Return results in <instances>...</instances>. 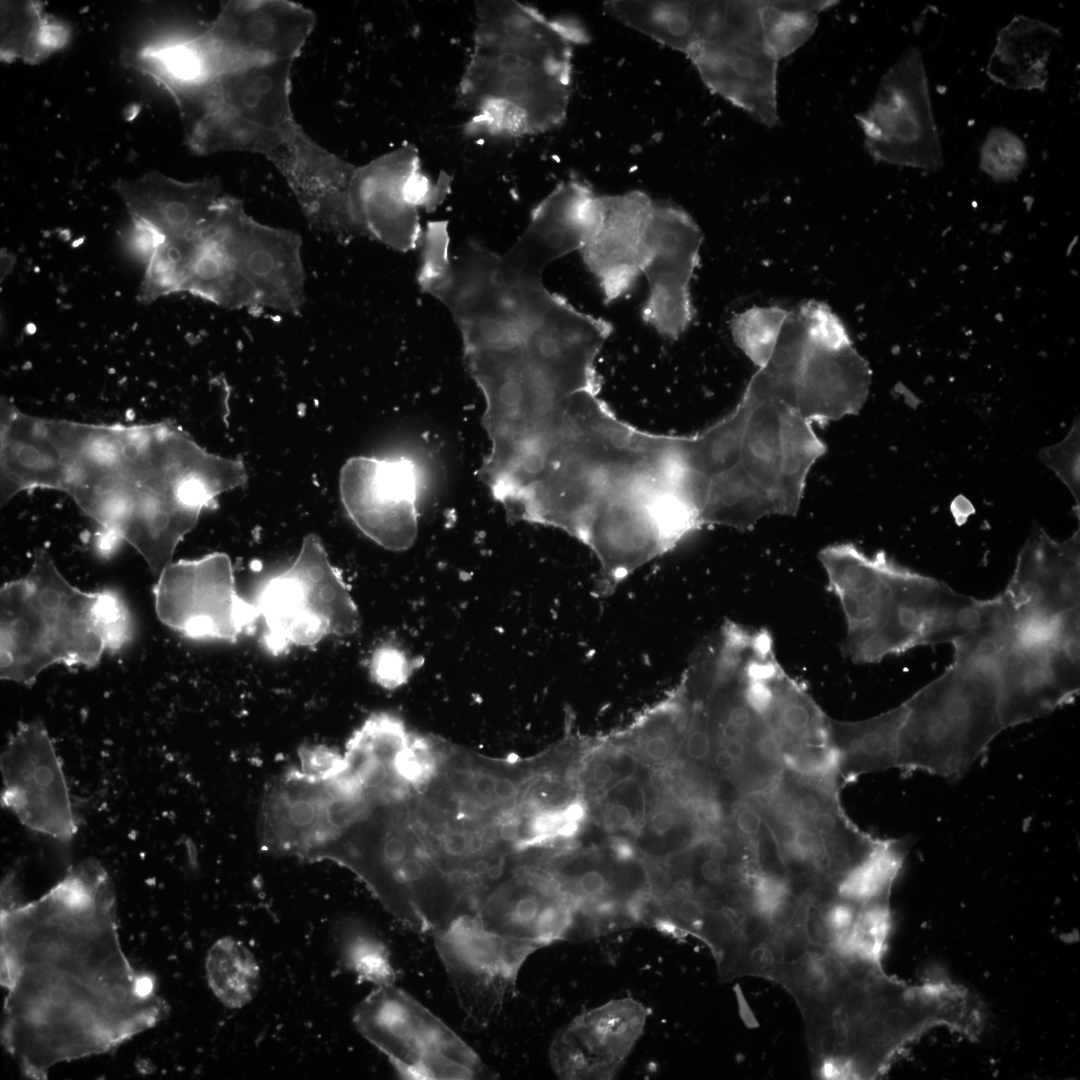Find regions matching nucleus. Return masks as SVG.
Listing matches in <instances>:
<instances>
[{
	"label": "nucleus",
	"mask_w": 1080,
	"mask_h": 1080,
	"mask_svg": "<svg viewBox=\"0 0 1080 1080\" xmlns=\"http://www.w3.org/2000/svg\"><path fill=\"white\" fill-rule=\"evenodd\" d=\"M655 731L647 738L644 750L646 755L653 761H661L667 757L670 749L669 739L667 733L654 729Z\"/></svg>",
	"instance_id": "49530a36"
},
{
	"label": "nucleus",
	"mask_w": 1080,
	"mask_h": 1080,
	"mask_svg": "<svg viewBox=\"0 0 1080 1080\" xmlns=\"http://www.w3.org/2000/svg\"><path fill=\"white\" fill-rule=\"evenodd\" d=\"M14 263L15 259L11 253H1V282L11 273Z\"/></svg>",
	"instance_id": "864d4df0"
},
{
	"label": "nucleus",
	"mask_w": 1080,
	"mask_h": 1080,
	"mask_svg": "<svg viewBox=\"0 0 1080 1080\" xmlns=\"http://www.w3.org/2000/svg\"><path fill=\"white\" fill-rule=\"evenodd\" d=\"M205 971L215 997L227 1008L248 1005L260 986V967L253 953L240 940L225 936L207 952Z\"/></svg>",
	"instance_id": "c9c22d12"
},
{
	"label": "nucleus",
	"mask_w": 1080,
	"mask_h": 1080,
	"mask_svg": "<svg viewBox=\"0 0 1080 1080\" xmlns=\"http://www.w3.org/2000/svg\"><path fill=\"white\" fill-rule=\"evenodd\" d=\"M612 777L613 770L608 764L599 763L593 769V778L597 783L601 785L607 784L612 779Z\"/></svg>",
	"instance_id": "603ef678"
},
{
	"label": "nucleus",
	"mask_w": 1080,
	"mask_h": 1080,
	"mask_svg": "<svg viewBox=\"0 0 1080 1080\" xmlns=\"http://www.w3.org/2000/svg\"><path fill=\"white\" fill-rule=\"evenodd\" d=\"M353 1023L405 1079L465 1080L486 1075L468 1044L393 984L368 994L355 1008Z\"/></svg>",
	"instance_id": "9b49d317"
},
{
	"label": "nucleus",
	"mask_w": 1080,
	"mask_h": 1080,
	"mask_svg": "<svg viewBox=\"0 0 1080 1080\" xmlns=\"http://www.w3.org/2000/svg\"><path fill=\"white\" fill-rule=\"evenodd\" d=\"M1079 423L1059 443L1040 451L1044 464L1069 488L1079 508Z\"/></svg>",
	"instance_id": "79ce46f5"
},
{
	"label": "nucleus",
	"mask_w": 1080,
	"mask_h": 1080,
	"mask_svg": "<svg viewBox=\"0 0 1080 1080\" xmlns=\"http://www.w3.org/2000/svg\"><path fill=\"white\" fill-rule=\"evenodd\" d=\"M153 595L158 619L191 639L234 642L259 620L255 603L237 592L232 562L221 552L170 563Z\"/></svg>",
	"instance_id": "ddd939ff"
},
{
	"label": "nucleus",
	"mask_w": 1080,
	"mask_h": 1080,
	"mask_svg": "<svg viewBox=\"0 0 1080 1080\" xmlns=\"http://www.w3.org/2000/svg\"><path fill=\"white\" fill-rule=\"evenodd\" d=\"M818 558L845 616L842 651L854 663L934 645L947 584L852 543L828 545Z\"/></svg>",
	"instance_id": "423d86ee"
},
{
	"label": "nucleus",
	"mask_w": 1080,
	"mask_h": 1080,
	"mask_svg": "<svg viewBox=\"0 0 1080 1080\" xmlns=\"http://www.w3.org/2000/svg\"><path fill=\"white\" fill-rule=\"evenodd\" d=\"M451 179L434 182L421 170L417 149L404 145L356 167L350 201L364 236L399 251L421 243L419 208L433 210L445 199Z\"/></svg>",
	"instance_id": "2eb2a0df"
},
{
	"label": "nucleus",
	"mask_w": 1080,
	"mask_h": 1080,
	"mask_svg": "<svg viewBox=\"0 0 1080 1080\" xmlns=\"http://www.w3.org/2000/svg\"><path fill=\"white\" fill-rule=\"evenodd\" d=\"M1028 160L1026 146L1014 132L995 127L987 134L981 149L979 166L997 182L1015 179Z\"/></svg>",
	"instance_id": "a19ab883"
},
{
	"label": "nucleus",
	"mask_w": 1080,
	"mask_h": 1080,
	"mask_svg": "<svg viewBox=\"0 0 1080 1080\" xmlns=\"http://www.w3.org/2000/svg\"><path fill=\"white\" fill-rule=\"evenodd\" d=\"M607 820L612 827L625 829L632 823V814L627 806L615 803L607 811Z\"/></svg>",
	"instance_id": "de8ad7c7"
},
{
	"label": "nucleus",
	"mask_w": 1080,
	"mask_h": 1080,
	"mask_svg": "<svg viewBox=\"0 0 1080 1080\" xmlns=\"http://www.w3.org/2000/svg\"><path fill=\"white\" fill-rule=\"evenodd\" d=\"M787 314L781 307H753L731 320L736 345L758 368L767 363Z\"/></svg>",
	"instance_id": "58836bf2"
},
{
	"label": "nucleus",
	"mask_w": 1080,
	"mask_h": 1080,
	"mask_svg": "<svg viewBox=\"0 0 1080 1080\" xmlns=\"http://www.w3.org/2000/svg\"><path fill=\"white\" fill-rule=\"evenodd\" d=\"M294 61L244 65L167 91L191 150L265 157L286 180L310 227L347 242L362 236L350 201L356 166L320 146L297 122L290 102Z\"/></svg>",
	"instance_id": "7ed1b4c3"
},
{
	"label": "nucleus",
	"mask_w": 1080,
	"mask_h": 1080,
	"mask_svg": "<svg viewBox=\"0 0 1080 1080\" xmlns=\"http://www.w3.org/2000/svg\"><path fill=\"white\" fill-rule=\"evenodd\" d=\"M113 188L136 231L148 237L151 248L162 240L186 237L202 229L224 195L216 177L183 182L158 171L119 179Z\"/></svg>",
	"instance_id": "cd10ccee"
},
{
	"label": "nucleus",
	"mask_w": 1080,
	"mask_h": 1080,
	"mask_svg": "<svg viewBox=\"0 0 1080 1080\" xmlns=\"http://www.w3.org/2000/svg\"><path fill=\"white\" fill-rule=\"evenodd\" d=\"M702 240L699 226L684 209L653 201L642 267L649 294L641 316L667 338H678L692 320L690 281L699 262Z\"/></svg>",
	"instance_id": "aec40b11"
},
{
	"label": "nucleus",
	"mask_w": 1080,
	"mask_h": 1080,
	"mask_svg": "<svg viewBox=\"0 0 1080 1080\" xmlns=\"http://www.w3.org/2000/svg\"><path fill=\"white\" fill-rule=\"evenodd\" d=\"M116 911L113 883L94 859L35 901L2 898V1039L27 1077L107 1052L167 1015L154 980L122 951Z\"/></svg>",
	"instance_id": "f257e3e1"
},
{
	"label": "nucleus",
	"mask_w": 1080,
	"mask_h": 1080,
	"mask_svg": "<svg viewBox=\"0 0 1080 1080\" xmlns=\"http://www.w3.org/2000/svg\"><path fill=\"white\" fill-rule=\"evenodd\" d=\"M741 401L746 416L737 465L768 498L774 514L794 515L785 489L786 416L792 407L757 374Z\"/></svg>",
	"instance_id": "c756f323"
},
{
	"label": "nucleus",
	"mask_w": 1080,
	"mask_h": 1080,
	"mask_svg": "<svg viewBox=\"0 0 1080 1080\" xmlns=\"http://www.w3.org/2000/svg\"><path fill=\"white\" fill-rule=\"evenodd\" d=\"M801 306L807 334L793 379L792 407L811 424L857 414L869 394L867 361L827 305L808 301Z\"/></svg>",
	"instance_id": "dca6fc26"
},
{
	"label": "nucleus",
	"mask_w": 1080,
	"mask_h": 1080,
	"mask_svg": "<svg viewBox=\"0 0 1080 1080\" xmlns=\"http://www.w3.org/2000/svg\"><path fill=\"white\" fill-rule=\"evenodd\" d=\"M224 196L211 221L189 240L178 292H187L227 309L260 306L255 292L238 271L222 237L220 216Z\"/></svg>",
	"instance_id": "7c9ffc66"
},
{
	"label": "nucleus",
	"mask_w": 1080,
	"mask_h": 1080,
	"mask_svg": "<svg viewBox=\"0 0 1080 1080\" xmlns=\"http://www.w3.org/2000/svg\"><path fill=\"white\" fill-rule=\"evenodd\" d=\"M575 19L548 18L516 1L476 2L473 47L458 105L472 136L515 138L559 126L572 91L575 48L588 41Z\"/></svg>",
	"instance_id": "20e7f679"
},
{
	"label": "nucleus",
	"mask_w": 1080,
	"mask_h": 1080,
	"mask_svg": "<svg viewBox=\"0 0 1080 1080\" xmlns=\"http://www.w3.org/2000/svg\"><path fill=\"white\" fill-rule=\"evenodd\" d=\"M57 489L100 528V548L132 546L159 576L217 497L244 485L241 461L207 452L173 423L52 420Z\"/></svg>",
	"instance_id": "f03ea898"
},
{
	"label": "nucleus",
	"mask_w": 1080,
	"mask_h": 1080,
	"mask_svg": "<svg viewBox=\"0 0 1080 1080\" xmlns=\"http://www.w3.org/2000/svg\"><path fill=\"white\" fill-rule=\"evenodd\" d=\"M369 669L372 679L386 689H395L403 685L412 671L406 655L398 648L389 645L375 650Z\"/></svg>",
	"instance_id": "37998d69"
},
{
	"label": "nucleus",
	"mask_w": 1080,
	"mask_h": 1080,
	"mask_svg": "<svg viewBox=\"0 0 1080 1080\" xmlns=\"http://www.w3.org/2000/svg\"><path fill=\"white\" fill-rule=\"evenodd\" d=\"M473 915L487 930L533 952L568 940L572 924L560 885L548 872L528 867L510 868L479 897Z\"/></svg>",
	"instance_id": "393cba45"
},
{
	"label": "nucleus",
	"mask_w": 1080,
	"mask_h": 1080,
	"mask_svg": "<svg viewBox=\"0 0 1080 1080\" xmlns=\"http://www.w3.org/2000/svg\"><path fill=\"white\" fill-rule=\"evenodd\" d=\"M652 204L640 190L598 196L597 223L580 253L606 303L627 294L642 274Z\"/></svg>",
	"instance_id": "c85d7f7f"
},
{
	"label": "nucleus",
	"mask_w": 1080,
	"mask_h": 1080,
	"mask_svg": "<svg viewBox=\"0 0 1080 1080\" xmlns=\"http://www.w3.org/2000/svg\"><path fill=\"white\" fill-rule=\"evenodd\" d=\"M733 824L737 835L756 844L770 836L759 809L748 797L735 810Z\"/></svg>",
	"instance_id": "a18cd8bd"
},
{
	"label": "nucleus",
	"mask_w": 1080,
	"mask_h": 1080,
	"mask_svg": "<svg viewBox=\"0 0 1080 1080\" xmlns=\"http://www.w3.org/2000/svg\"><path fill=\"white\" fill-rule=\"evenodd\" d=\"M762 39L778 60L792 54L813 35L821 11L835 1H758Z\"/></svg>",
	"instance_id": "e433bc0d"
},
{
	"label": "nucleus",
	"mask_w": 1080,
	"mask_h": 1080,
	"mask_svg": "<svg viewBox=\"0 0 1080 1080\" xmlns=\"http://www.w3.org/2000/svg\"><path fill=\"white\" fill-rule=\"evenodd\" d=\"M132 637V621L114 591L72 585L45 548L30 570L0 590V676L31 686L50 666L93 668Z\"/></svg>",
	"instance_id": "39448f33"
},
{
	"label": "nucleus",
	"mask_w": 1080,
	"mask_h": 1080,
	"mask_svg": "<svg viewBox=\"0 0 1080 1080\" xmlns=\"http://www.w3.org/2000/svg\"><path fill=\"white\" fill-rule=\"evenodd\" d=\"M563 815L568 822L580 823L585 815V808L582 802L574 801L563 807Z\"/></svg>",
	"instance_id": "3c124183"
},
{
	"label": "nucleus",
	"mask_w": 1080,
	"mask_h": 1080,
	"mask_svg": "<svg viewBox=\"0 0 1080 1080\" xmlns=\"http://www.w3.org/2000/svg\"><path fill=\"white\" fill-rule=\"evenodd\" d=\"M701 526L697 511L665 472L643 474L616 487L595 508L581 538L600 565L597 591L613 592Z\"/></svg>",
	"instance_id": "1a4fd4ad"
},
{
	"label": "nucleus",
	"mask_w": 1080,
	"mask_h": 1080,
	"mask_svg": "<svg viewBox=\"0 0 1080 1080\" xmlns=\"http://www.w3.org/2000/svg\"><path fill=\"white\" fill-rule=\"evenodd\" d=\"M648 1010L627 997L576 1016L552 1040L555 1074L569 1080L613 1079L643 1034Z\"/></svg>",
	"instance_id": "a878e982"
},
{
	"label": "nucleus",
	"mask_w": 1080,
	"mask_h": 1080,
	"mask_svg": "<svg viewBox=\"0 0 1080 1080\" xmlns=\"http://www.w3.org/2000/svg\"><path fill=\"white\" fill-rule=\"evenodd\" d=\"M905 715L901 705L855 722L829 717L830 743L839 758V777L849 783L859 776L897 768L899 732Z\"/></svg>",
	"instance_id": "72a5a7b5"
},
{
	"label": "nucleus",
	"mask_w": 1080,
	"mask_h": 1080,
	"mask_svg": "<svg viewBox=\"0 0 1080 1080\" xmlns=\"http://www.w3.org/2000/svg\"><path fill=\"white\" fill-rule=\"evenodd\" d=\"M1 804L27 828L70 841L77 832L62 762L40 720L21 722L1 754Z\"/></svg>",
	"instance_id": "a211bd4d"
},
{
	"label": "nucleus",
	"mask_w": 1080,
	"mask_h": 1080,
	"mask_svg": "<svg viewBox=\"0 0 1080 1080\" xmlns=\"http://www.w3.org/2000/svg\"><path fill=\"white\" fill-rule=\"evenodd\" d=\"M1079 547V528L1064 541L1034 529L1002 593L1016 619H1053L1079 611Z\"/></svg>",
	"instance_id": "bb28decb"
},
{
	"label": "nucleus",
	"mask_w": 1080,
	"mask_h": 1080,
	"mask_svg": "<svg viewBox=\"0 0 1080 1080\" xmlns=\"http://www.w3.org/2000/svg\"><path fill=\"white\" fill-rule=\"evenodd\" d=\"M315 25L303 6L279 0L229 1L190 50L211 75L244 65L295 60Z\"/></svg>",
	"instance_id": "f3484780"
},
{
	"label": "nucleus",
	"mask_w": 1080,
	"mask_h": 1080,
	"mask_svg": "<svg viewBox=\"0 0 1080 1080\" xmlns=\"http://www.w3.org/2000/svg\"><path fill=\"white\" fill-rule=\"evenodd\" d=\"M675 817L668 810H659L651 817V828L657 835L663 836L674 826Z\"/></svg>",
	"instance_id": "09e8293b"
},
{
	"label": "nucleus",
	"mask_w": 1080,
	"mask_h": 1080,
	"mask_svg": "<svg viewBox=\"0 0 1080 1080\" xmlns=\"http://www.w3.org/2000/svg\"><path fill=\"white\" fill-rule=\"evenodd\" d=\"M610 848L613 855L619 860L631 861L636 858L634 846L626 839L613 838L610 842Z\"/></svg>",
	"instance_id": "8fccbe9b"
},
{
	"label": "nucleus",
	"mask_w": 1080,
	"mask_h": 1080,
	"mask_svg": "<svg viewBox=\"0 0 1080 1080\" xmlns=\"http://www.w3.org/2000/svg\"><path fill=\"white\" fill-rule=\"evenodd\" d=\"M897 768L955 777L1003 731L994 668L952 662L904 703Z\"/></svg>",
	"instance_id": "6e6552de"
},
{
	"label": "nucleus",
	"mask_w": 1080,
	"mask_h": 1080,
	"mask_svg": "<svg viewBox=\"0 0 1080 1080\" xmlns=\"http://www.w3.org/2000/svg\"><path fill=\"white\" fill-rule=\"evenodd\" d=\"M336 941L342 963L359 980L377 987L394 983L396 974L386 945L364 924L344 920L337 927Z\"/></svg>",
	"instance_id": "4c0bfd02"
},
{
	"label": "nucleus",
	"mask_w": 1080,
	"mask_h": 1080,
	"mask_svg": "<svg viewBox=\"0 0 1080 1080\" xmlns=\"http://www.w3.org/2000/svg\"><path fill=\"white\" fill-rule=\"evenodd\" d=\"M68 27L37 1L1 2L0 55L4 62L37 64L63 48Z\"/></svg>",
	"instance_id": "f704fd0d"
},
{
	"label": "nucleus",
	"mask_w": 1080,
	"mask_h": 1080,
	"mask_svg": "<svg viewBox=\"0 0 1080 1080\" xmlns=\"http://www.w3.org/2000/svg\"><path fill=\"white\" fill-rule=\"evenodd\" d=\"M856 118L865 148L876 161L926 170L943 165L918 48H908L883 75L872 103Z\"/></svg>",
	"instance_id": "4468645a"
},
{
	"label": "nucleus",
	"mask_w": 1080,
	"mask_h": 1080,
	"mask_svg": "<svg viewBox=\"0 0 1080 1080\" xmlns=\"http://www.w3.org/2000/svg\"><path fill=\"white\" fill-rule=\"evenodd\" d=\"M723 1H607L605 11L655 41L688 56L713 31Z\"/></svg>",
	"instance_id": "2f4dec72"
},
{
	"label": "nucleus",
	"mask_w": 1080,
	"mask_h": 1080,
	"mask_svg": "<svg viewBox=\"0 0 1080 1080\" xmlns=\"http://www.w3.org/2000/svg\"><path fill=\"white\" fill-rule=\"evenodd\" d=\"M658 452L656 436L627 427L602 407L562 446L514 518L581 541L608 492L653 467Z\"/></svg>",
	"instance_id": "0eeeda50"
},
{
	"label": "nucleus",
	"mask_w": 1080,
	"mask_h": 1080,
	"mask_svg": "<svg viewBox=\"0 0 1080 1080\" xmlns=\"http://www.w3.org/2000/svg\"><path fill=\"white\" fill-rule=\"evenodd\" d=\"M263 642L278 655L312 646L327 636H349L361 625L358 608L326 550L307 535L294 562L270 578L255 603Z\"/></svg>",
	"instance_id": "9d476101"
},
{
	"label": "nucleus",
	"mask_w": 1080,
	"mask_h": 1080,
	"mask_svg": "<svg viewBox=\"0 0 1080 1080\" xmlns=\"http://www.w3.org/2000/svg\"><path fill=\"white\" fill-rule=\"evenodd\" d=\"M224 243L260 306L299 314L305 303L302 240L291 231L264 225L225 195L221 216Z\"/></svg>",
	"instance_id": "5701e85b"
},
{
	"label": "nucleus",
	"mask_w": 1080,
	"mask_h": 1080,
	"mask_svg": "<svg viewBox=\"0 0 1080 1080\" xmlns=\"http://www.w3.org/2000/svg\"><path fill=\"white\" fill-rule=\"evenodd\" d=\"M687 57L712 92L766 127L778 123L779 60L763 42L758 1H723L715 28Z\"/></svg>",
	"instance_id": "f8f14e48"
},
{
	"label": "nucleus",
	"mask_w": 1080,
	"mask_h": 1080,
	"mask_svg": "<svg viewBox=\"0 0 1080 1080\" xmlns=\"http://www.w3.org/2000/svg\"><path fill=\"white\" fill-rule=\"evenodd\" d=\"M994 674L1005 729L1048 715L1079 692V633L1048 640L1014 637Z\"/></svg>",
	"instance_id": "412c9836"
},
{
	"label": "nucleus",
	"mask_w": 1080,
	"mask_h": 1080,
	"mask_svg": "<svg viewBox=\"0 0 1080 1080\" xmlns=\"http://www.w3.org/2000/svg\"><path fill=\"white\" fill-rule=\"evenodd\" d=\"M433 936L463 1011L475 1024L488 1025L533 951L487 930L473 914L457 917Z\"/></svg>",
	"instance_id": "6ab92c4d"
},
{
	"label": "nucleus",
	"mask_w": 1080,
	"mask_h": 1080,
	"mask_svg": "<svg viewBox=\"0 0 1080 1080\" xmlns=\"http://www.w3.org/2000/svg\"><path fill=\"white\" fill-rule=\"evenodd\" d=\"M1060 37V31L1050 24L1016 15L997 34L987 75L1009 89L1044 91L1049 59Z\"/></svg>",
	"instance_id": "473e14b6"
},
{
	"label": "nucleus",
	"mask_w": 1080,
	"mask_h": 1080,
	"mask_svg": "<svg viewBox=\"0 0 1080 1080\" xmlns=\"http://www.w3.org/2000/svg\"><path fill=\"white\" fill-rule=\"evenodd\" d=\"M420 244H422V262L418 283L424 292L440 301L448 291L453 278V264L448 253L447 222L427 223Z\"/></svg>",
	"instance_id": "ea45409f"
},
{
	"label": "nucleus",
	"mask_w": 1080,
	"mask_h": 1080,
	"mask_svg": "<svg viewBox=\"0 0 1080 1080\" xmlns=\"http://www.w3.org/2000/svg\"><path fill=\"white\" fill-rule=\"evenodd\" d=\"M299 770L308 777L323 780L347 766L344 754L326 745L301 746L298 750Z\"/></svg>",
	"instance_id": "c03bdc74"
},
{
	"label": "nucleus",
	"mask_w": 1080,
	"mask_h": 1080,
	"mask_svg": "<svg viewBox=\"0 0 1080 1080\" xmlns=\"http://www.w3.org/2000/svg\"><path fill=\"white\" fill-rule=\"evenodd\" d=\"M598 195L584 181L560 183L532 211L530 222L502 256L496 275L505 284L541 283L544 268L581 250L595 229Z\"/></svg>",
	"instance_id": "b1692460"
},
{
	"label": "nucleus",
	"mask_w": 1080,
	"mask_h": 1080,
	"mask_svg": "<svg viewBox=\"0 0 1080 1080\" xmlns=\"http://www.w3.org/2000/svg\"><path fill=\"white\" fill-rule=\"evenodd\" d=\"M420 477L406 458H350L342 467V504L357 528L391 551L409 549L418 532Z\"/></svg>",
	"instance_id": "4be33fe9"
}]
</instances>
